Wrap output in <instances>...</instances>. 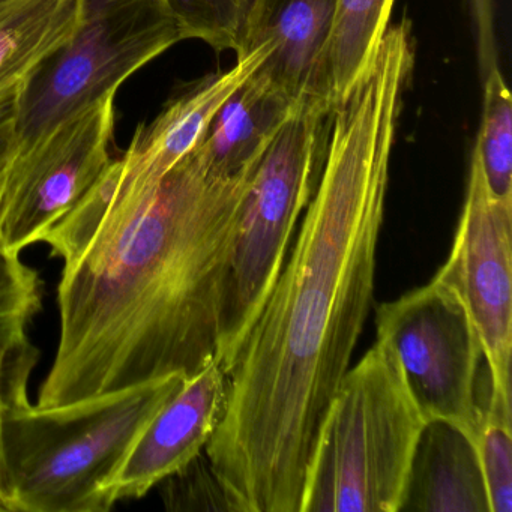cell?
I'll use <instances>...</instances> for the list:
<instances>
[{
    "label": "cell",
    "instance_id": "6da1fadb",
    "mask_svg": "<svg viewBox=\"0 0 512 512\" xmlns=\"http://www.w3.org/2000/svg\"><path fill=\"white\" fill-rule=\"evenodd\" d=\"M415 62L410 23L389 25L334 104L298 238L223 368L229 394L205 455L230 511L301 512L320 427L373 304L392 149Z\"/></svg>",
    "mask_w": 512,
    "mask_h": 512
},
{
    "label": "cell",
    "instance_id": "7a4b0ae2",
    "mask_svg": "<svg viewBox=\"0 0 512 512\" xmlns=\"http://www.w3.org/2000/svg\"><path fill=\"white\" fill-rule=\"evenodd\" d=\"M253 170L215 175L197 149L157 182L119 170L103 220L64 262L58 347L38 407L190 377L217 359Z\"/></svg>",
    "mask_w": 512,
    "mask_h": 512
},
{
    "label": "cell",
    "instance_id": "3957f363",
    "mask_svg": "<svg viewBox=\"0 0 512 512\" xmlns=\"http://www.w3.org/2000/svg\"><path fill=\"white\" fill-rule=\"evenodd\" d=\"M185 376L164 377L61 406L26 388L0 416V488L13 512H106L104 485Z\"/></svg>",
    "mask_w": 512,
    "mask_h": 512
},
{
    "label": "cell",
    "instance_id": "277c9868",
    "mask_svg": "<svg viewBox=\"0 0 512 512\" xmlns=\"http://www.w3.org/2000/svg\"><path fill=\"white\" fill-rule=\"evenodd\" d=\"M382 340L347 370L320 427L301 512H398L425 425Z\"/></svg>",
    "mask_w": 512,
    "mask_h": 512
},
{
    "label": "cell",
    "instance_id": "5b68a950",
    "mask_svg": "<svg viewBox=\"0 0 512 512\" xmlns=\"http://www.w3.org/2000/svg\"><path fill=\"white\" fill-rule=\"evenodd\" d=\"M332 109L320 100L296 103L251 173L224 299L217 356L223 368L268 298L296 226L313 199L325 161Z\"/></svg>",
    "mask_w": 512,
    "mask_h": 512
},
{
    "label": "cell",
    "instance_id": "8992f818",
    "mask_svg": "<svg viewBox=\"0 0 512 512\" xmlns=\"http://www.w3.org/2000/svg\"><path fill=\"white\" fill-rule=\"evenodd\" d=\"M181 41L164 0H83L76 37L20 95L16 149L119 86Z\"/></svg>",
    "mask_w": 512,
    "mask_h": 512
},
{
    "label": "cell",
    "instance_id": "52a82bcc",
    "mask_svg": "<svg viewBox=\"0 0 512 512\" xmlns=\"http://www.w3.org/2000/svg\"><path fill=\"white\" fill-rule=\"evenodd\" d=\"M377 340L397 356L425 421L451 422L478 439L481 341L458 293L434 275L419 289L377 308Z\"/></svg>",
    "mask_w": 512,
    "mask_h": 512
},
{
    "label": "cell",
    "instance_id": "ba28073f",
    "mask_svg": "<svg viewBox=\"0 0 512 512\" xmlns=\"http://www.w3.org/2000/svg\"><path fill=\"white\" fill-rule=\"evenodd\" d=\"M116 92L67 116L11 157L0 185V245L22 254L94 187L113 163Z\"/></svg>",
    "mask_w": 512,
    "mask_h": 512
},
{
    "label": "cell",
    "instance_id": "9c48e42d",
    "mask_svg": "<svg viewBox=\"0 0 512 512\" xmlns=\"http://www.w3.org/2000/svg\"><path fill=\"white\" fill-rule=\"evenodd\" d=\"M512 203L491 197L472 155L466 200L451 253L436 277L460 296L488 365V397L511 401Z\"/></svg>",
    "mask_w": 512,
    "mask_h": 512
},
{
    "label": "cell",
    "instance_id": "30bf717a",
    "mask_svg": "<svg viewBox=\"0 0 512 512\" xmlns=\"http://www.w3.org/2000/svg\"><path fill=\"white\" fill-rule=\"evenodd\" d=\"M227 394L229 379L217 359L185 377L104 485L109 509L122 500L140 499L202 455L223 415Z\"/></svg>",
    "mask_w": 512,
    "mask_h": 512
},
{
    "label": "cell",
    "instance_id": "8fae6325",
    "mask_svg": "<svg viewBox=\"0 0 512 512\" xmlns=\"http://www.w3.org/2000/svg\"><path fill=\"white\" fill-rule=\"evenodd\" d=\"M337 0H256L238 58L265 52L256 73L292 103L320 100L328 94L329 43ZM334 107V106H332Z\"/></svg>",
    "mask_w": 512,
    "mask_h": 512
},
{
    "label": "cell",
    "instance_id": "7c38bea8",
    "mask_svg": "<svg viewBox=\"0 0 512 512\" xmlns=\"http://www.w3.org/2000/svg\"><path fill=\"white\" fill-rule=\"evenodd\" d=\"M262 49L241 56L230 70L209 74L179 92L160 115L140 125L125 154L119 158L125 181L157 182L199 146L218 110L257 70Z\"/></svg>",
    "mask_w": 512,
    "mask_h": 512
},
{
    "label": "cell",
    "instance_id": "4fadbf2b",
    "mask_svg": "<svg viewBox=\"0 0 512 512\" xmlns=\"http://www.w3.org/2000/svg\"><path fill=\"white\" fill-rule=\"evenodd\" d=\"M400 511L491 512L475 440L451 422H425Z\"/></svg>",
    "mask_w": 512,
    "mask_h": 512
},
{
    "label": "cell",
    "instance_id": "5bb4252c",
    "mask_svg": "<svg viewBox=\"0 0 512 512\" xmlns=\"http://www.w3.org/2000/svg\"><path fill=\"white\" fill-rule=\"evenodd\" d=\"M293 106L254 71L218 110L197 152L215 175L248 172L259 163Z\"/></svg>",
    "mask_w": 512,
    "mask_h": 512
},
{
    "label": "cell",
    "instance_id": "9a60e30c",
    "mask_svg": "<svg viewBox=\"0 0 512 512\" xmlns=\"http://www.w3.org/2000/svg\"><path fill=\"white\" fill-rule=\"evenodd\" d=\"M83 0H0V92L28 82L76 37Z\"/></svg>",
    "mask_w": 512,
    "mask_h": 512
},
{
    "label": "cell",
    "instance_id": "2e32d148",
    "mask_svg": "<svg viewBox=\"0 0 512 512\" xmlns=\"http://www.w3.org/2000/svg\"><path fill=\"white\" fill-rule=\"evenodd\" d=\"M394 0H337L326 74L332 106L361 73L391 23Z\"/></svg>",
    "mask_w": 512,
    "mask_h": 512
},
{
    "label": "cell",
    "instance_id": "e0dca14e",
    "mask_svg": "<svg viewBox=\"0 0 512 512\" xmlns=\"http://www.w3.org/2000/svg\"><path fill=\"white\" fill-rule=\"evenodd\" d=\"M481 127L473 154L478 158L491 197L512 203V97L502 71L482 82Z\"/></svg>",
    "mask_w": 512,
    "mask_h": 512
},
{
    "label": "cell",
    "instance_id": "ac0fdd59",
    "mask_svg": "<svg viewBox=\"0 0 512 512\" xmlns=\"http://www.w3.org/2000/svg\"><path fill=\"white\" fill-rule=\"evenodd\" d=\"M43 284L40 274L0 245V361L31 349L28 329L40 311Z\"/></svg>",
    "mask_w": 512,
    "mask_h": 512
},
{
    "label": "cell",
    "instance_id": "d6986e66",
    "mask_svg": "<svg viewBox=\"0 0 512 512\" xmlns=\"http://www.w3.org/2000/svg\"><path fill=\"white\" fill-rule=\"evenodd\" d=\"M179 38L199 40L217 52L238 55L256 0H164Z\"/></svg>",
    "mask_w": 512,
    "mask_h": 512
},
{
    "label": "cell",
    "instance_id": "ffe728a7",
    "mask_svg": "<svg viewBox=\"0 0 512 512\" xmlns=\"http://www.w3.org/2000/svg\"><path fill=\"white\" fill-rule=\"evenodd\" d=\"M512 409L485 397L478 445L491 512H512Z\"/></svg>",
    "mask_w": 512,
    "mask_h": 512
},
{
    "label": "cell",
    "instance_id": "44dd1931",
    "mask_svg": "<svg viewBox=\"0 0 512 512\" xmlns=\"http://www.w3.org/2000/svg\"><path fill=\"white\" fill-rule=\"evenodd\" d=\"M475 31L476 59L482 82L499 70V50L494 31L493 0H469Z\"/></svg>",
    "mask_w": 512,
    "mask_h": 512
},
{
    "label": "cell",
    "instance_id": "7402d4cb",
    "mask_svg": "<svg viewBox=\"0 0 512 512\" xmlns=\"http://www.w3.org/2000/svg\"><path fill=\"white\" fill-rule=\"evenodd\" d=\"M25 85L22 83L0 92V185L16 149L20 95Z\"/></svg>",
    "mask_w": 512,
    "mask_h": 512
},
{
    "label": "cell",
    "instance_id": "603a6c76",
    "mask_svg": "<svg viewBox=\"0 0 512 512\" xmlns=\"http://www.w3.org/2000/svg\"><path fill=\"white\" fill-rule=\"evenodd\" d=\"M35 356L31 349L7 361H0V416L7 407L8 400L19 389L28 385L29 373L34 367Z\"/></svg>",
    "mask_w": 512,
    "mask_h": 512
},
{
    "label": "cell",
    "instance_id": "cb8c5ba5",
    "mask_svg": "<svg viewBox=\"0 0 512 512\" xmlns=\"http://www.w3.org/2000/svg\"><path fill=\"white\" fill-rule=\"evenodd\" d=\"M0 512H13L11 509L10 500H8L7 494L0 488Z\"/></svg>",
    "mask_w": 512,
    "mask_h": 512
}]
</instances>
